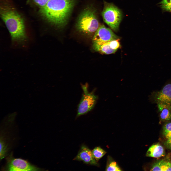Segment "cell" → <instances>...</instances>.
Segmentation results:
<instances>
[{"mask_svg":"<svg viewBox=\"0 0 171 171\" xmlns=\"http://www.w3.org/2000/svg\"><path fill=\"white\" fill-rule=\"evenodd\" d=\"M75 0H50L40 12L49 22L58 26L66 23Z\"/></svg>","mask_w":171,"mask_h":171,"instance_id":"1","label":"cell"},{"mask_svg":"<svg viewBox=\"0 0 171 171\" xmlns=\"http://www.w3.org/2000/svg\"><path fill=\"white\" fill-rule=\"evenodd\" d=\"M1 17L5 23L13 42L21 43L27 38L23 19L13 8L9 6L2 7Z\"/></svg>","mask_w":171,"mask_h":171,"instance_id":"2","label":"cell"},{"mask_svg":"<svg viewBox=\"0 0 171 171\" xmlns=\"http://www.w3.org/2000/svg\"><path fill=\"white\" fill-rule=\"evenodd\" d=\"M97 11L91 6L84 10L77 23L76 27L78 30L85 34H95L100 25Z\"/></svg>","mask_w":171,"mask_h":171,"instance_id":"3","label":"cell"},{"mask_svg":"<svg viewBox=\"0 0 171 171\" xmlns=\"http://www.w3.org/2000/svg\"><path fill=\"white\" fill-rule=\"evenodd\" d=\"M104 21L113 30L118 31L123 18V13L119 8L112 3L104 1L101 12Z\"/></svg>","mask_w":171,"mask_h":171,"instance_id":"4","label":"cell"},{"mask_svg":"<svg viewBox=\"0 0 171 171\" xmlns=\"http://www.w3.org/2000/svg\"><path fill=\"white\" fill-rule=\"evenodd\" d=\"M87 84L81 85L83 91L82 97L78 104L76 118L87 114L94 108L98 99L97 95L94 93V90L89 92Z\"/></svg>","mask_w":171,"mask_h":171,"instance_id":"5","label":"cell"},{"mask_svg":"<svg viewBox=\"0 0 171 171\" xmlns=\"http://www.w3.org/2000/svg\"><path fill=\"white\" fill-rule=\"evenodd\" d=\"M150 98L162 108L171 109V84H167L160 90L153 92Z\"/></svg>","mask_w":171,"mask_h":171,"instance_id":"6","label":"cell"},{"mask_svg":"<svg viewBox=\"0 0 171 171\" xmlns=\"http://www.w3.org/2000/svg\"><path fill=\"white\" fill-rule=\"evenodd\" d=\"M6 167L9 171H38L41 169L26 160L15 158L11 156L7 160Z\"/></svg>","mask_w":171,"mask_h":171,"instance_id":"7","label":"cell"},{"mask_svg":"<svg viewBox=\"0 0 171 171\" xmlns=\"http://www.w3.org/2000/svg\"><path fill=\"white\" fill-rule=\"evenodd\" d=\"M119 39L110 29L103 24L100 25L94 34L93 40V43H105Z\"/></svg>","mask_w":171,"mask_h":171,"instance_id":"8","label":"cell"},{"mask_svg":"<svg viewBox=\"0 0 171 171\" xmlns=\"http://www.w3.org/2000/svg\"><path fill=\"white\" fill-rule=\"evenodd\" d=\"M73 160L82 161L86 164L99 166L93 155L92 151L84 144L81 146L77 154Z\"/></svg>","mask_w":171,"mask_h":171,"instance_id":"9","label":"cell"},{"mask_svg":"<svg viewBox=\"0 0 171 171\" xmlns=\"http://www.w3.org/2000/svg\"><path fill=\"white\" fill-rule=\"evenodd\" d=\"M165 154V151L162 146L159 143H157L149 147L147 152L146 156L157 158L163 156Z\"/></svg>","mask_w":171,"mask_h":171,"instance_id":"10","label":"cell"},{"mask_svg":"<svg viewBox=\"0 0 171 171\" xmlns=\"http://www.w3.org/2000/svg\"><path fill=\"white\" fill-rule=\"evenodd\" d=\"M150 171H171V159H164L153 164Z\"/></svg>","mask_w":171,"mask_h":171,"instance_id":"11","label":"cell"},{"mask_svg":"<svg viewBox=\"0 0 171 171\" xmlns=\"http://www.w3.org/2000/svg\"><path fill=\"white\" fill-rule=\"evenodd\" d=\"M110 41L102 43H93V48L96 51L103 54H109L114 53L117 50L112 48Z\"/></svg>","mask_w":171,"mask_h":171,"instance_id":"12","label":"cell"},{"mask_svg":"<svg viewBox=\"0 0 171 171\" xmlns=\"http://www.w3.org/2000/svg\"><path fill=\"white\" fill-rule=\"evenodd\" d=\"M105 170L119 171H121L122 170L116 162L110 157L109 156L108 158Z\"/></svg>","mask_w":171,"mask_h":171,"instance_id":"13","label":"cell"},{"mask_svg":"<svg viewBox=\"0 0 171 171\" xmlns=\"http://www.w3.org/2000/svg\"><path fill=\"white\" fill-rule=\"evenodd\" d=\"M160 112V117L161 121L168 122L171 120V111L170 110L164 108Z\"/></svg>","mask_w":171,"mask_h":171,"instance_id":"14","label":"cell"},{"mask_svg":"<svg viewBox=\"0 0 171 171\" xmlns=\"http://www.w3.org/2000/svg\"><path fill=\"white\" fill-rule=\"evenodd\" d=\"M93 155L96 161L98 162L106 153V152L100 147H95L92 151Z\"/></svg>","mask_w":171,"mask_h":171,"instance_id":"15","label":"cell"},{"mask_svg":"<svg viewBox=\"0 0 171 171\" xmlns=\"http://www.w3.org/2000/svg\"><path fill=\"white\" fill-rule=\"evenodd\" d=\"M163 133L167 139L171 138V122H166L164 125Z\"/></svg>","mask_w":171,"mask_h":171,"instance_id":"16","label":"cell"},{"mask_svg":"<svg viewBox=\"0 0 171 171\" xmlns=\"http://www.w3.org/2000/svg\"><path fill=\"white\" fill-rule=\"evenodd\" d=\"M7 146L2 140L0 141V160L3 158L7 151Z\"/></svg>","mask_w":171,"mask_h":171,"instance_id":"17","label":"cell"},{"mask_svg":"<svg viewBox=\"0 0 171 171\" xmlns=\"http://www.w3.org/2000/svg\"><path fill=\"white\" fill-rule=\"evenodd\" d=\"M38 5L41 7L45 6L50 0H33Z\"/></svg>","mask_w":171,"mask_h":171,"instance_id":"18","label":"cell"},{"mask_svg":"<svg viewBox=\"0 0 171 171\" xmlns=\"http://www.w3.org/2000/svg\"><path fill=\"white\" fill-rule=\"evenodd\" d=\"M161 7L162 9L165 11L171 12V3L161 4Z\"/></svg>","mask_w":171,"mask_h":171,"instance_id":"19","label":"cell"},{"mask_svg":"<svg viewBox=\"0 0 171 171\" xmlns=\"http://www.w3.org/2000/svg\"><path fill=\"white\" fill-rule=\"evenodd\" d=\"M164 144L167 147L171 150V138L167 139Z\"/></svg>","mask_w":171,"mask_h":171,"instance_id":"20","label":"cell"},{"mask_svg":"<svg viewBox=\"0 0 171 171\" xmlns=\"http://www.w3.org/2000/svg\"><path fill=\"white\" fill-rule=\"evenodd\" d=\"M171 3V0H162L160 3L161 4H167Z\"/></svg>","mask_w":171,"mask_h":171,"instance_id":"21","label":"cell"}]
</instances>
